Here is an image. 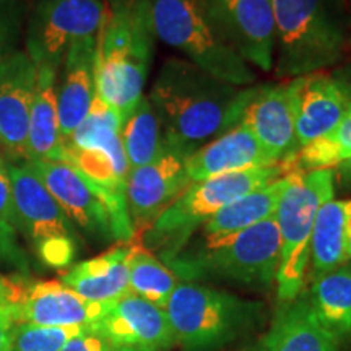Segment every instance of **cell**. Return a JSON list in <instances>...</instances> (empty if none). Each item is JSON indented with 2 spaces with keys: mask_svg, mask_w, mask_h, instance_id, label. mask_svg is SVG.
<instances>
[{
  "mask_svg": "<svg viewBox=\"0 0 351 351\" xmlns=\"http://www.w3.org/2000/svg\"><path fill=\"white\" fill-rule=\"evenodd\" d=\"M38 70L25 51L0 65V150L8 163L29 160V112Z\"/></svg>",
  "mask_w": 351,
  "mask_h": 351,
  "instance_id": "obj_15",
  "label": "cell"
},
{
  "mask_svg": "<svg viewBox=\"0 0 351 351\" xmlns=\"http://www.w3.org/2000/svg\"><path fill=\"white\" fill-rule=\"evenodd\" d=\"M350 111V88L333 73L317 72L301 77L296 106L298 150L335 129Z\"/></svg>",
  "mask_w": 351,
  "mask_h": 351,
  "instance_id": "obj_18",
  "label": "cell"
},
{
  "mask_svg": "<svg viewBox=\"0 0 351 351\" xmlns=\"http://www.w3.org/2000/svg\"><path fill=\"white\" fill-rule=\"evenodd\" d=\"M300 78L252 88L239 124L252 132L274 163L296 155V106Z\"/></svg>",
  "mask_w": 351,
  "mask_h": 351,
  "instance_id": "obj_13",
  "label": "cell"
},
{
  "mask_svg": "<svg viewBox=\"0 0 351 351\" xmlns=\"http://www.w3.org/2000/svg\"><path fill=\"white\" fill-rule=\"evenodd\" d=\"M263 348L267 351H337V343L324 330L306 295L282 302L271 320Z\"/></svg>",
  "mask_w": 351,
  "mask_h": 351,
  "instance_id": "obj_23",
  "label": "cell"
},
{
  "mask_svg": "<svg viewBox=\"0 0 351 351\" xmlns=\"http://www.w3.org/2000/svg\"><path fill=\"white\" fill-rule=\"evenodd\" d=\"M121 138L130 169L152 163L165 150L163 130L148 96H143L138 101L134 111L124 121Z\"/></svg>",
  "mask_w": 351,
  "mask_h": 351,
  "instance_id": "obj_27",
  "label": "cell"
},
{
  "mask_svg": "<svg viewBox=\"0 0 351 351\" xmlns=\"http://www.w3.org/2000/svg\"><path fill=\"white\" fill-rule=\"evenodd\" d=\"M96 36L70 44L57 75V109L65 143L90 111L96 96Z\"/></svg>",
  "mask_w": 351,
  "mask_h": 351,
  "instance_id": "obj_19",
  "label": "cell"
},
{
  "mask_svg": "<svg viewBox=\"0 0 351 351\" xmlns=\"http://www.w3.org/2000/svg\"><path fill=\"white\" fill-rule=\"evenodd\" d=\"M276 77L293 80L340 64L348 36L327 0H271Z\"/></svg>",
  "mask_w": 351,
  "mask_h": 351,
  "instance_id": "obj_4",
  "label": "cell"
},
{
  "mask_svg": "<svg viewBox=\"0 0 351 351\" xmlns=\"http://www.w3.org/2000/svg\"><path fill=\"white\" fill-rule=\"evenodd\" d=\"M0 225L12 228V230L19 232V221H16L15 207H13L8 161L2 155V152H0Z\"/></svg>",
  "mask_w": 351,
  "mask_h": 351,
  "instance_id": "obj_34",
  "label": "cell"
},
{
  "mask_svg": "<svg viewBox=\"0 0 351 351\" xmlns=\"http://www.w3.org/2000/svg\"><path fill=\"white\" fill-rule=\"evenodd\" d=\"M332 73L337 78H339V80L343 82L345 85L350 88V91H351V60H350V62L343 64V65H340V67H337Z\"/></svg>",
  "mask_w": 351,
  "mask_h": 351,
  "instance_id": "obj_37",
  "label": "cell"
},
{
  "mask_svg": "<svg viewBox=\"0 0 351 351\" xmlns=\"http://www.w3.org/2000/svg\"><path fill=\"white\" fill-rule=\"evenodd\" d=\"M108 302L88 301L57 280H28L19 324L46 327H93Z\"/></svg>",
  "mask_w": 351,
  "mask_h": 351,
  "instance_id": "obj_17",
  "label": "cell"
},
{
  "mask_svg": "<svg viewBox=\"0 0 351 351\" xmlns=\"http://www.w3.org/2000/svg\"><path fill=\"white\" fill-rule=\"evenodd\" d=\"M252 88L234 86L174 57L161 65L148 99L166 145L189 158L239 124Z\"/></svg>",
  "mask_w": 351,
  "mask_h": 351,
  "instance_id": "obj_1",
  "label": "cell"
},
{
  "mask_svg": "<svg viewBox=\"0 0 351 351\" xmlns=\"http://www.w3.org/2000/svg\"><path fill=\"white\" fill-rule=\"evenodd\" d=\"M249 351H267L265 348H252V350H249Z\"/></svg>",
  "mask_w": 351,
  "mask_h": 351,
  "instance_id": "obj_40",
  "label": "cell"
},
{
  "mask_svg": "<svg viewBox=\"0 0 351 351\" xmlns=\"http://www.w3.org/2000/svg\"><path fill=\"white\" fill-rule=\"evenodd\" d=\"M16 234L19 232L12 228L0 225V263L13 267L20 274L26 275L29 270V262L26 252L21 249Z\"/></svg>",
  "mask_w": 351,
  "mask_h": 351,
  "instance_id": "obj_33",
  "label": "cell"
},
{
  "mask_svg": "<svg viewBox=\"0 0 351 351\" xmlns=\"http://www.w3.org/2000/svg\"><path fill=\"white\" fill-rule=\"evenodd\" d=\"M165 311L176 343L186 351H217L252 326L261 306L205 285L182 282Z\"/></svg>",
  "mask_w": 351,
  "mask_h": 351,
  "instance_id": "obj_8",
  "label": "cell"
},
{
  "mask_svg": "<svg viewBox=\"0 0 351 351\" xmlns=\"http://www.w3.org/2000/svg\"><path fill=\"white\" fill-rule=\"evenodd\" d=\"M116 351H152V350H142V348H132V346H122V348H116Z\"/></svg>",
  "mask_w": 351,
  "mask_h": 351,
  "instance_id": "obj_38",
  "label": "cell"
},
{
  "mask_svg": "<svg viewBox=\"0 0 351 351\" xmlns=\"http://www.w3.org/2000/svg\"><path fill=\"white\" fill-rule=\"evenodd\" d=\"M90 327H46L19 324L12 335V351H62L73 337Z\"/></svg>",
  "mask_w": 351,
  "mask_h": 351,
  "instance_id": "obj_30",
  "label": "cell"
},
{
  "mask_svg": "<svg viewBox=\"0 0 351 351\" xmlns=\"http://www.w3.org/2000/svg\"><path fill=\"white\" fill-rule=\"evenodd\" d=\"M335 195L333 169L289 173L275 212L280 232V267L276 274V296L289 302L301 295L309 270L311 236L320 207Z\"/></svg>",
  "mask_w": 351,
  "mask_h": 351,
  "instance_id": "obj_6",
  "label": "cell"
},
{
  "mask_svg": "<svg viewBox=\"0 0 351 351\" xmlns=\"http://www.w3.org/2000/svg\"><path fill=\"white\" fill-rule=\"evenodd\" d=\"M333 174H335V187L351 191V158L333 168Z\"/></svg>",
  "mask_w": 351,
  "mask_h": 351,
  "instance_id": "obj_36",
  "label": "cell"
},
{
  "mask_svg": "<svg viewBox=\"0 0 351 351\" xmlns=\"http://www.w3.org/2000/svg\"><path fill=\"white\" fill-rule=\"evenodd\" d=\"M178 283V276L161 258L140 243L132 244L129 261L130 293L165 309Z\"/></svg>",
  "mask_w": 351,
  "mask_h": 351,
  "instance_id": "obj_28",
  "label": "cell"
},
{
  "mask_svg": "<svg viewBox=\"0 0 351 351\" xmlns=\"http://www.w3.org/2000/svg\"><path fill=\"white\" fill-rule=\"evenodd\" d=\"M153 34L184 59L234 86H252L256 72L207 23L202 0H140Z\"/></svg>",
  "mask_w": 351,
  "mask_h": 351,
  "instance_id": "obj_7",
  "label": "cell"
},
{
  "mask_svg": "<svg viewBox=\"0 0 351 351\" xmlns=\"http://www.w3.org/2000/svg\"><path fill=\"white\" fill-rule=\"evenodd\" d=\"M29 276L0 275V351H12V335L19 326V307Z\"/></svg>",
  "mask_w": 351,
  "mask_h": 351,
  "instance_id": "obj_31",
  "label": "cell"
},
{
  "mask_svg": "<svg viewBox=\"0 0 351 351\" xmlns=\"http://www.w3.org/2000/svg\"><path fill=\"white\" fill-rule=\"evenodd\" d=\"M26 166L41 179L75 230L98 243L114 239L106 207L72 165L67 161L29 160Z\"/></svg>",
  "mask_w": 351,
  "mask_h": 351,
  "instance_id": "obj_14",
  "label": "cell"
},
{
  "mask_svg": "<svg viewBox=\"0 0 351 351\" xmlns=\"http://www.w3.org/2000/svg\"><path fill=\"white\" fill-rule=\"evenodd\" d=\"M106 0H36L26 26V54L39 67L59 70L70 44L98 36Z\"/></svg>",
  "mask_w": 351,
  "mask_h": 351,
  "instance_id": "obj_10",
  "label": "cell"
},
{
  "mask_svg": "<svg viewBox=\"0 0 351 351\" xmlns=\"http://www.w3.org/2000/svg\"><path fill=\"white\" fill-rule=\"evenodd\" d=\"M278 165L267 155L254 134L243 124L234 125L187 158L191 182L236 171Z\"/></svg>",
  "mask_w": 351,
  "mask_h": 351,
  "instance_id": "obj_20",
  "label": "cell"
},
{
  "mask_svg": "<svg viewBox=\"0 0 351 351\" xmlns=\"http://www.w3.org/2000/svg\"><path fill=\"white\" fill-rule=\"evenodd\" d=\"M36 70V90L29 112V160L64 161V142L60 137L59 109H57L59 70L49 67H39Z\"/></svg>",
  "mask_w": 351,
  "mask_h": 351,
  "instance_id": "obj_24",
  "label": "cell"
},
{
  "mask_svg": "<svg viewBox=\"0 0 351 351\" xmlns=\"http://www.w3.org/2000/svg\"><path fill=\"white\" fill-rule=\"evenodd\" d=\"M176 276L230 280L254 289H270L280 267V232L274 217L215 244L182 249L165 262Z\"/></svg>",
  "mask_w": 351,
  "mask_h": 351,
  "instance_id": "obj_5",
  "label": "cell"
},
{
  "mask_svg": "<svg viewBox=\"0 0 351 351\" xmlns=\"http://www.w3.org/2000/svg\"><path fill=\"white\" fill-rule=\"evenodd\" d=\"M108 3H111V2H121V0H106Z\"/></svg>",
  "mask_w": 351,
  "mask_h": 351,
  "instance_id": "obj_42",
  "label": "cell"
},
{
  "mask_svg": "<svg viewBox=\"0 0 351 351\" xmlns=\"http://www.w3.org/2000/svg\"><path fill=\"white\" fill-rule=\"evenodd\" d=\"M8 173L19 232L32 243L43 265L69 269L78 251L75 226L26 163H8Z\"/></svg>",
  "mask_w": 351,
  "mask_h": 351,
  "instance_id": "obj_9",
  "label": "cell"
},
{
  "mask_svg": "<svg viewBox=\"0 0 351 351\" xmlns=\"http://www.w3.org/2000/svg\"><path fill=\"white\" fill-rule=\"evenodd\" d=\"M62 351H116V346H112L93 328H86L80 335L73 337Z\"/></svg>",
  "mask_w": 351,
  "mask_h": 351,
  "instance_id": "obj_35",
  "label": "cell"
},
{
  "mask_svg": "<svg viewBox=\"0 0 351 351\" xmlns=\"http://www.w3.org/2000/svg\"><path fill=\"white\" fill-rule=\"evenodd\" d=\"M311 309L333 340L351 335V263L311 280Z\"/></svg>",
  "mask_w": 351,
  "mask_h": 351,
  "instance_id": "obj_25",
  "label": "cell"
},
{
  "mask_svg": "<svg viewBox=\"0 0 351 351\" xmlns=\"http://www.w3.org/2000/svg\"><path fill=\"white\" fill-rule=\"evenodd\" d=\"M187 158L166 145L152 163L130 169L127 176V210L135 243L156 218L191 186Z\"/></svg>",
  "mask_w": 351,
  "mask_h": 351,
  "instance_id": "obj_12",
  "label": "cell"
},
{
  "mask_svg": "<svg viewBox=\"0 0 351 351\" xmlns=\"http://www.w3.org/2000/svg\"><path fill=\"white\" fill-rule=\"evenodd\" d=\"M132 244L114 245L99 256L69 267L59 282L93 302H111L129 295Z\"/></svg>",
  "mask_w": 351,
  "mask_h": 351,
  "instance_id": "obj_21",
  "label": "cell"
},
{
  "mask_svg": "<svg viewBox=\"0 0 351 351\" xmlns=\"http://www.w3.org/2000/svg\"><path fill=\"white\" fill-rule=\"evenodd\" d=\"M351 158V111L335 129L306 147L289 160L283 161L288 174L307 173L315 169H333Z\"/></svg>",
  "mask_w": 351,
  "mask_h": 351,
  "instance_id": "obj_29",
  "label": "cell"
},
{
  "mask_svg": "<svg viewBox=\"0 0 351 351\" xmlns=\"http://www.w3.org/2000/svg\"><path fill=\"white\" fill-rule=\"evenodd\" d=\"M91 328L116 348L132 346L161 351L176 345L174 333L163 307L134 293L108 302L103 315Z\"/></svg>",
  "mask_w": 351,
  "mask_h": 351,
  "instance_id": "obj_16",
  "label": "cell"
},
{
  "mask_svg": "<svg viewBox=\"0 0 351 351\" xmlns=\"http://www.w3.org/2000/svg\"><path fill=\"white\" fill-rule=\"evenodd\" d=\"M350 2V28H351V0H348Z\"/></svg>",
  "mask_w": 351,
  "mask_h": 351,
  "instance_id": "obj_41",
  "label": "cell"
},
{
  "mask_svg": "<svg viewBox=\"0 0 351 351\" xmlns=\"http://www.w3.org/2000/svg\"><path fill=\"white\" fill-rule=\"evenodd\" d=\"M346 257L351 258V236L346 238Z\"/></svg>",
  "mask_w": 351,
  "mask_h": 351,
  "instance_id": "obj_39",
  "label": "cell"
},
{
  "mask_svg": "<svg viewBox=\"0 0 351 351\" xmlns=\"http://www.w3.org/2000/svg\"><path fill=\"white\" fill-rule=\"evenodd\" d=\"M207 23L245 64L274 70L275 16L271 0H202Z\"/></svg>",
  "mask_w": 351,
  "mask_h": 351,
  "instance_id": "obj_11",
  "label": "cell"
},
{
  "mask_svg": "<svg viewBox=\"0 0 351 351\" xmlns=\"http://www.w3.org/2000/svg\"><path fill=\"white\" fill-rule=\"evenodd\" d=\"M346 257L345 200H328L319 210L311 236L309 278L314 280L339 269Z\"/></svg>",
  "mask_w": 351,
  "mask_h": 351,
  "instance_id": "obj_26",
  "label": "cell"
},
{
  "mask_svg": "<svg viewBox=\"0 0 351 351\" xmlns=\"http://www.w3.org/2000/svg\"><path fill=\"white\" fill-rule=\"evenodd\" d=\"M288 184L289 174L228 204L200 228L202 243H219L274 217Z\"/></svg>",
  "mask_w": 351,
  "mask_h": 351,
  "instance_id": "obj_22",
  "label": "cell"
},
{
  "mask_svg": "<svg viewBox=\"0 0 351 351\" xmlns=\"http://www.w3.org/2000/svg\"><path fill=\"white\" fill-rule=\"evenodd\" d=\"M108 7L96 36V95L116 109L124 124L145 96L156 38L140 0H121Z\"/></svg>",
  "mask_w": 351,
  "mask_h": 351,
  "instance_id": "obj_2",
  "label": "cell"
},
{
  "mask_svg": "<svg viewBox=\"0 0 351 351\" xmlns=\"http://www.w3.org/2000/svg\"><path fill=\"white\" fill-rule=\"evenodd\" d=\"M288 174L285 163L261 166L192 182L165 210L140 239L148 251L160 252L163 262L178 256L192 236L223 207L256 189Z\"/></svg>",
  "mask_w": 351,
  "mask_h": 351,
  "instance_id": "obj_3",
  "label": "cell"
},
{
  "mask_svg": "<svg viewBox=\"0 0 351 351\" xmlns=\"http://www.w3.org/2000/svg\"><path fill=\"white\" fill-rule=\"evenodd\" d=\"M25 25L21 0H0V65L19 51Z\"/></svg>",
  "mask_w": 351,
  "mask_h": 351,
  "instance_id": "obj_32",
  "label": "cell"
}]
</instances>
